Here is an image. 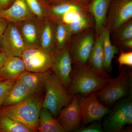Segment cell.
<instances>
[{"instance_id": "6da1fadb", "label": "cell", "mask_w": 132, "mask_h": 132, "mask_svg": "<svg viewBox=\"0 0 132 132\" xmlns=\"http://www.w3.org/2000/svg\"><path fill=\"white\" fill-rule=\"evenodd\" d=\"M75 64L68 93L86 96L101 90L112 80L105 72H99L87 64Z\"/></svg>"}, {"instance_id": "7a4b0ae2", "label": "cell", "mask_w": 132, "mask_h": 132, "mask_svg": "<svg viewBox=\"0 0 132 132\" xmlns=\"http://www.w3.org/2000/svg\"><path fill=\"white\" fill-rule=\"evenodd\" d=\"M36 95L15 105L2 107L0 114L20 122L34 132L37 131L43 99Z\"/></svg>"}, {"instance_id": "3957f363", "label": "cell", "mask_w": 132, "mask_h": 132, "mask_svg": "<svg viewBox=\"0 0 132 132\" xmlns=\"http://www.w3.org/2000/svg\"><path fill=\"white\" fill-rule=\"evenodd\" d=\"M46 94L42 108L48 110L54 117L71 102L74 95L66 91L54 72L50 73L45 81Z\"/></svg>"}, {"instance_id": "277c9868", "label": "cell", "mask_w": 132, "mask_h": 132, "mask_svg": "<svg viewBox=\"0 0 132 132\" xmlns=\"http://www.w3.org/2000/svg\"><path fill=\"white\" fill-rule=\"evenodd\" d=\"M77 35L68 47L69 50L74 64H87L95 40V29L91 28Z\"/></svg>"}, {"instance_id": "5b68a950", "label": "cell", "mask_w": 132, "mask_h": 132, "mask_svg": "<svg viewBox=\"0 0 132 132\" xmlns=\"http://www.w3.org/2000/svg\"><path fill=\"white\" fill-rule=\"evenodd\" d=\"M131 93L108 114L103 124V128L106 131L120 132L126 125L132 124Z\"/></svg>"}, {"instance_id": "8992f818", "label": "cell", "mask_w": 132, "mask_h": 132, "mask_svg": "<svg viewBox=\"0 0 132 132\" xmlns=\"http://www.w3.org/2000/svg\"><path fill=\"white\" fill-rule=\"evenodd\" d=\"M129 83L126 70L123 69L116 78L112 79L98 93H96L97 98L102 104L111 105L126 95Z\"/></svg>"}, {"instance_id": "52a82bcc", "label": "cell", "mask_w": 132, "mask_h": 132, "mask_svg": "<svg viewBox=\"0 0 132 132\" xmlns=\"http://www.w3.org/2000/svg\"><path fill=\"white\" fill-rule=\"evenodd\" d=\"M76 95L79 99L81 121L85 125L101 120L111 112V109L98 99L96 92L86 96Z\"/></svg>"}, {"instance_id": "ba28073f", "label": "cell", "mask_w": 132, "mask_h": 132, "mask_svg": "<svg viewBox=\"0 0 132 132\" xmlns=\"http://www.w3.org/2000/svg\"><path fill=\"white\" fill-rule=\"evenodd\" d=\"M53 55L39 47H33L26 48L21 57L24 61L26 71L44 72L52 69Z\"/></svg>"}, {"instance_id": "9c48e42d", "label": "cell", "mask_w": 132, "mask_h": 132, "mask_svg": "<svg viewBox=\"0 0 132 132\" xmlns=\"http://www.w3.org/2000/svg\"><path fill=\"white\" fill-rule=\"evenodd\" d=\"M132 18V0H112L105 27L111 34Z\"/></svg>"}, {"instance_id": "30bf717a", "label": "cell", "mask_w": 132, "mask_h": 132, "mask_svg": "<svg viewBox=\"0 0 132 132\" xmlns=\"http://www.w3.org/2000/svg\"><path fill=\"white\" fill-rule=\"evenodd\" d=\"M2 50L8 57H21L27 48L16 24L9 22L1 36Z\"/></svg>"}, {"instance_id": "8fae6325", "label": "cell", "mask_w": 132, "mask_h": 132, "mask_svg": "<svg viewBox=\"0 0 132 132\" xmlns=\"http://www.w3.org/2000/svg\"><path fill=\"white\" fill-rule=\"evenodd\" d=\"M72 62L67 46L62 49L57 50L54 54L52 69L64 87H69L71 85Z\"/></svg>"}, {"instance_id": "7c38bea8", "label": "cell", "mask_w": 132, "mask_h": 132, "mask_svg": "<svg viewBox=\"0 0 132 132\" xmlns=\"http://www.w3.org/2000/svg\"><path fill=\"white\" fill-rule=\"evenodd\" d=\"M58 120L65 132L75 131L81 121L79 99L76 94L74 95L71 102L62 109L59 114Z\"/></svg>"}, {"instance_id": "4fadbf2b", "label": "cell", "mask_w": 132, "mask_h": 132, "mask_svg": "<svg viewBox=\"0 0 132 132\" xmlns=\"http://www.w3.org/2000/svg\"><path fill=\"white\" fill-rule=\"evenodd\" d=\"M42 21L34 16L16 24L27 48L39 47Z\"/></svg>"}, {"instance_id": "5bb4252c", "label": "cell", "mask_w": 132, "mask_h": 132, "mask_svg": "<svg viewBox=\"0 0 132 132\" xmlns=\"http://www.w3.org/2000/svg\"><path fill=\"white\" fill-rule=\"evenodd\" d=\"M34 16L26 0H15L9 7L0 11V16L9 22L17 24Z\"/></svg>"}, {"instance_id": "9a60e30c", "label": "cell", "mask_w": 132, "mask_h": 132, "mask_svg": "<svg viewBox=\"0 0 132 132\" xmlns=\"http://www.w3.org/2000/svg\"><path fill=\"white\" fill-rule=\"evenodd\" d=\"M56 22L52 19L42 21L40 35L39 47L45 52L54 55L57 50L55 38Z\"/></svg>"}, {"instance_id": "2e32d148", "label": "cell", "mask_w": 132, "mask_h": 132, "mask_svg": "<svg viewBox=\"0 0 132 132\" xmlns=\"http://www.w3.org/2000/svg\"><path fill=\"white\" fill-rule=\"evenodd\" d=\"M112 0H92L88 3V11L94 20L96 34L105 26L107 15Z\"/></svg>"}, {"instance_id": "e0dca14e", "label": "cell", "mask_w": 132, "mask_h": 132, "mask_svg": "<svg viewBox=\"0 0 132 132\" xmlns=\"http://www.w3.org/2000/svg\"><path fill=\"white\" fill-rule=\"evenodd\" d=\"M88 2L79 0H71L54 5L50 6V18L55 22L59 21L61 16L72 11L88 12Z\"/></svg>"}, {"instance_id": "ac0fdd59", "label": "cell", "mask_w": 132, "mask_h": 132, "mask_svg": "<svg viewBox=\"0 0 132 132\" xmlns=\"http://www.w3.org/2000/svg\"><path fill=\"white\" fill-rule=\"evenodd\" d=\"M19 77L3 103L2 107L13 105L34 95Z\"/></svg>"}, {"instance_id": "d6986e66", "label": "cell", "mask_w": 132, "mask_h": 132, "mask_svg": "<svg viewBox=\"0 0 132 132\" xmlns=\"http://www.w3.org/2000/svg\"><path fill=\"white\" fill-rule=\"evenodd\" d=\"M26 71L23 60L20 57H9L0 68V78L5 80L18 77Z\"/></svg>"}, {"instance_id": "ffe728a7", "label": "cell", "mask_w": 132, "mask_h": 132, "mask_svg": "<svg viewBox=\"0 0 132 132\" xmlns=\"http://www.w3.org/2000/svg\"><path fill=\"white\" fill-rule=\"evenodd\" d=\"M50 73L48 71L44 72H33L26 71L19 77L32 93L37 94L45 86V81Z\"/></svg>"}, {"instance_id": "44dd1931", "label": "cell", "mask_w": 132, "mask_h": 132, "mask_svg": "<svg viewBox=\"0 0 132 132\" xmlns=\"http://www.w3.org/2000/svg\"><path fill=\"white\" fill-rule=\"evenodd\" d=\"M95 36L94 45L87 62L88 65L95 70L99 72H105L102 36L101 32L96 34Z\"/></svg>"}, {"instance_id": "7402d4cb", "label": "cell", "mask_w": 132, "mask_h": 132, "mask_svg": "<svg viewBox=\"0 0 132 132\" xmlns=\"http://www.w3.org/2000/svg\"><path fill=\"white\" fill-rule=\"evenodd\" d=\"M38 131L40 132H64L58 120L55 119L48 110L42 108L39 118Z\"/></svg>"}, {"instance_id": "603a6c76", "label": "cell", "mask_w": 132, "mask_h": 132, "mask_svg": "<svg viewBox=\"0 0 132 132\" xmlns=\"http://www.w3.org/2000/svg\"><path fill=\"white\" fill-rule=\"evenodd\" d=\"M102 38V45L104 51V69H111L112 61L114 55L118 53V49L115 45H113L110 38L111 33L105 26L104 27L100 32Z\"/></svg>"}, {"instance_id": "cb8c5ba5", "label": "cell", "mask_w": 132, "mask_h": 132, "mask_svg": "<svg viewBox=\"0 0 132 132\" xmlns=\"http://www.w3.org/2000/svg\"><path fill=\"white\" fill-rule=\"evenodd\" d=\"M0 132H34L15 120L0 114Z\"/></svg>"}, {"instance_id": "d4e9b609", "label": "cell", "mask_w": 132, "mask_h": 132, "mask_svg": "<svg viewBox=\"0 0 132 132\" xmlns=\"http://www.w3.org/2000/svg\"><path fill=\"white\" fill-rule=\"evenodd\" d=\"M67 24L61 21L56 22L55 38L57 50H60L67 46L72 36Z\"/></svg>"}, {"instance_id": "484cf974", "label": "cell", "mask_w": 132, "mask_h": 132, "mask_svg": "<svg viewBox=\"0 0 132 132\" xmlns=\"http://www.w3.org/2000/svg\"><path fill=\"white\" fill-rule=\"evenodd\" d=\"M93 17L89 12H82L79 17L68 25L72 35L93 28Z\"/></svg>"}, {"instance_id": "4316f807", "label": "cell", "mask_w": 132, "mask_h": 132, "mask_svg": "<svg viewBox=\"0 0 132 132\" xmlns=\"http://www.w3.org/2000/svg\"><path fill=\"white\" fill-rule=\"evenodd\" d=\"M27 4L34 15L43 21L50 19V6L44 0H26Z\"/></svg>"}, {"instance_id": "83f0119b", "label": "cell", "mask_w": 132, "mask_h": 132, "mask_svg": "<svg viewBox=\"0 0 132 132\" xmlns=\"http://www.w3.org/2000/svg\"><path fill=\"white\" fill-rule=\"evenodd\" d=\"M112 34H113V39L116 44H119L124 41L132 39V19L120 26Z\"/></svg>"}, {"instance_id": "f1b7e54d", "label": "cell", "mask_w": 132, "mask_h": 132, "mask_svg": "<svg viewBox=\"0 0 132 132\" xmlns=\"http://www.w3.org/2000/svg\"><path fill=\"white\" fill-rule=\"evenodd\" d=\"M17 78L0 81V108Z\"/></svg>"}, {"instance_id": "f546056e", "label": "cell", "mask_w": 132, "mask_h": 132, "mask_svg": "<svg viewBox=\"0 0 132 132\" xmlns=\"http://www.w3.org/2000/svg\"><path fill=\"white\" fill-rule=\"evenodd\" d=\"M118 62L120 68H121L123 65L132 67V52L131 51L121 52L118 57Z\"/></svg>"}, {"instance_id": "4dcf8cb0", "label": "cell", "mask_w": 132, "mask_h": 132, "mask_svg": "<svg viewBox=\"0 0 132 132\" xmlns=\"http://www.w3.org/2000/svg\"><path fill=\"white\" fill-rule=\"evenodd\" d=\"M104 129L98 123H92L86 127L77 128L74 131L76 132H102Z\"/></svg>"}, {"instance_id": "1f68e13d", "label": "cell", "mask_w": 132, "mask_h": 132, "mask_svg": "<svg viewBox=\"0 0 132 132\" xmlns=\"http://www.w3.org/2000/svg\"><path fill=\"white\" fill-rule=\"evenodd\" d=\"M15 0H0V11L4 10L9 7Z\"/></svg>"}, {"instance_id": "d6a6232c", "label": "cell", "mask_w": 132, "mask_h": 132, "mask_svg": "<svg viewBox=\"0 0 132 132\" xmlns=\"http://www.w3.org/2000/svg\"><path fill=\"white\" fill-rule=\"evenodd\" d=\"M9 23L6 20L0 16V36L2 35Z\"/></svg>"}, {"instance_id": "836d02e7", "label": "cell", "mask_w": 132, "mask_h": 132, "mask_svg": "<svg viewBox=\"0 0 132 132\" xmlns=\"http://www.w3.org/2000/svg\"><path fill=\"white\" fill-rule=\"evenodd\" d=\"M119 45L124 48L131 50L132 49V39L124 41L121 42Z\"/></svg>"}, {"instance_id": "e575fe53", "label": "cell", "mask_w": 132, "mask_h": 132, "mask_svg": "<svg viewBox=\"0 0 132 132\" xmlns=\"http://www.w3.org/2000/svg\"><path fill=\"white\" fill-rule=\"evenodd\" d=\"M8 57L5 52L2 50L0 51V68L3 65Z\"/></svg>"}, {"instance_id": "d590c367", "label": "cell", "mask_w": 132, "mask_h": 132, "mask_svg": "<svg viewBox=\"0 0 132 132\" xmlns=\"http://www.w3.org/2000/svg\"><path fill=\"white\" fill-rule=\"evenodd\" d=\"M50 6L57 5L59 3H62L71 0H44Z\"/></svg>"}, {"instance_id": "8d00e7d4", "label": "cell", "mask_w": 132, "mask_h": 132, "mask_svg": "<svg viewBox=\"0 0 132 132\" xmlns=\"http://www.w3.org/2000/svg\"><path fill=\"white\" fill-rule=\"evenodd\" d=\"M2 50L1 40V36H0V51Z\"/></svg>"}, {"instance_id": "74e56055", "label": "cell", "mask_w": 132, "mask_h": 132, "mask_svg": "<svg viewBox=\"0 0 132 132\" xmlns=\"http://www.w3.org/2000/svg\"><path fill=\"white\" fill-rule=\"evenodd\" d=\"M79 1H80L83 2H88V0H79Z\"/></svg>"}, {"instance_id": "f35d334b", "label": "cell", "mask_w": 132, "mask_h": 132, "mask_svg": "<svg viewBox=\"0 0 132 132\" xmlns=\"http://www.w3.org/2000/svg\"><path fill=\"white\" fill-rule=\"evenodd\" d=\"M5 80V79H3V78H0V81H1Z\"/></svg>"}]
</instances>
